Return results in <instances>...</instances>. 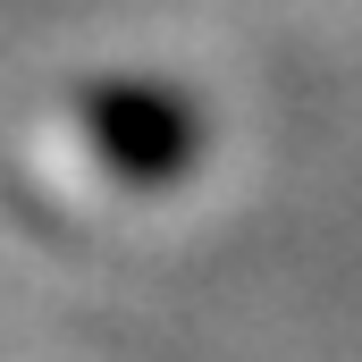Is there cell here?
<instances>
[{"label": "cell", "mask_w": 362, "mask_h": 362, "mask_svg": "<svg viewBox=\"0 0 362 362\" xmlns=\"http://www.w3.org/2000/svg\"><path fill=\"white\" fill-rule=\"evenodd\" d=\"M85 144L135 185H169L202 160L211 127L202 110L169 85H144V76H118V85H93L85 93Z\"/></svg>", "instance_id": "6da1fadb"}]
</instances>
